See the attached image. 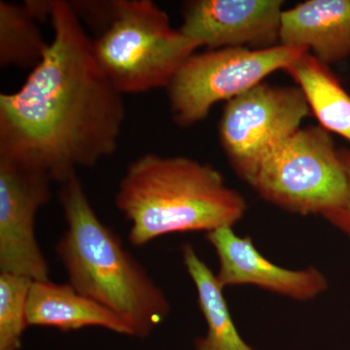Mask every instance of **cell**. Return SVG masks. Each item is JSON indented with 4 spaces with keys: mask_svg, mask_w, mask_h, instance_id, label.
<instances>
[{
    "mask_svg": "<svg viewBox=\"0 0 350 350\" xmlns=\"http://www.w3.org/2000/svg\"><path fill=\"white\" fill-rule=\"evenodd\" d=\"M50 22L42 61L18 91L0 94V161L61 185L116 152L126 109L70 2L51 0Z\"/></svg>",
    "mask_w": 350,
    "mask_h": 350,
    "instance_id": "1",
    "label": "cell"
},
{
    "mask_svg": "<svg viewBox=\"0 0 350 350\" xmlns=\"http://www.w3.org/2000/svg\"><path fill=\"white\" fill-rule=\"evenodd\" d=\"M57 197L66 229L56 252L69 283L123 320L133 337H148L169 317L165 292L98 217L77 175L61 184Z\"/></svg>",
    "mask_w": 350,
    "mask_h": 350,
    "instance_id": "2",
    "label": "cell"
},
{
    "mask_svg": "<svg viewBox=\"0 0 350 350\" xmlns=\"http://www.w3.org/2000/svg\"><path fill=\"white\" fill-rule=\"evenodd\" d=\"M115 204L130 221L135 247L165 234L234 227L247 209L243 196L209 163L154 153L129 165Z\"/></svg>",
    "mask_w": 350,
    "mask_h": 350,
    "instance_id": "3",
    "label": "cell"
},
{
    "mask_svg": "<svg viewBox=\"0 0 350 350\" xmlns=\"http://www.w3.org/2000/svg\"><path fill=\"white\" fill-rule=\"evenodd\" d=\"M93 46L101 68L123 94L167 89L200 48L151 0H117L114 18Z\"/></svg>",
    "mask_w": 350,
    "mask_h": 350,
    "instance_id": "4",
    "label": "cell"
},
{
    "mask_svg": "<svg viewBox=\"0 0 350 350\" xmlns=\"http://www.w3.org/2000/svg\"><path fill=\"white\" fill-rule=\"evenodd\" d=\"M267 202L301 215L344 206L349 177L340 152L322 126L301 128L278 145L247 180Z\"/></svg>",
    "mask_w": 350,
    "mask_h": 350,
    "instance_id": "5",
    "label": "cell"
},
{
    "mask_svg": "<svg viewBox=\"0 0 350 350\" xmlns=\"http://www.w3.org/2000/svg\"><path fill=\"white\" fill-rule=\"evenodd\" d=\"M306 52L280 44L267 49L223 48L196 53L167 88L174 121L183 128L199 123L216 103L245 93Z\"/></svg>",
    "mask_w": 350,
    "mask_h": 350,
    "instance_id": "6",
    "label": "cell"
},
{
    "mask_svg": "<svg viewBox=\"0 0 350 350\" xmlns=\"http://www.w3.org/2000/svg\"><path fill=\"white\" fill-rule=\"evenodd\" d=\"M310 113L299 87L262 82L228 101L219 137L232 170L247 182L267 156L300 130Z\"/></svg>",
    "mask_w": 350,
    "mask_h": 350,
    "instance_id": "7",
    "label": "cell"
},
{
    "mask_svg": "<svg viewBox=\"0 0 350 350\" xmlns=\"http://www.w3.org/2000/svg\"><path fill=\"white\" fill-rule=\"evenodd\" d=\"M51 179L38 170L0 161V273L49 280L36 238L39 209L52 197Z\"/></svg>",
    "mask_w": 350,
    "mask_h": 350,
    "instance_id": "8",
    "label": "cell"
},
{
    "mask_svg": "<svg viewBox=\"0 0 350 350\" xmlns=\"http://www.w3.org/2000/svg\"><path fill=\"white\" fill-rule=\"evenodd\" d=\"M283 1L194 0L185 3L180 31L199 47L267 49L280 45Z\"/></svg>",
    "mask_w": 350,
    "mask_h": 350,
    "instance_id": "9",
    "label": "cell"
},
{
    "mask_svg": "<svg viewBox=\"0 0 350 350\" xmlns=\"http://www.w3.org/2000/svg\"><path fill=\"white\" fill-rule=\"evenodd\" d=\"M206 237L217 254L216 278L223 288L253 285L300 301H312L328 289V280L319 269L278 266L258 251L252 239L238 236L232 227L219 228Z\"/></svg>",
    "mask_w": 350,
    "mask_h": 350,
    "instance_id": "10",
    "label": "cell"
},
{
    "mask_svg": "<svg viewBox=\"0 0 350 350\" xmlns=\"http://www.w3.org/2000/svg\"><path fill=\"white\" fill-rule=\"evenodd\" d=\"M280 45L304 48L322 63L350 56V0H308L283 11Z\"/></svg>",
    "mask_w": 350,
    "mask_h": 350,
    "instance_id": "11",
    "label": "cell"
},
{
    "mask_svg": "<svg viewBox=\"0 0 350 350\" xmlns=\"http://www.w3.org/2000/svg\"><path fill=\"white\" fill-rule=\"evenodd\" d=\"M29 326L53 327L63 332L100 327L131 336L133 332L115 313L77 291L70 283L32 282L27 306Z\"/></svg>",
    "mask_w": 350,
    "mask_h": 350,
    "instance_id": "12",
    "label": "cell"
},
{
    "mask_svg": "<svg viewBox=\"0 0 350 350\" xmlns=\"http://www.w3.org/2000/svg\"><path fill=\"white\" fill-rule=\"evenodd\" d=\"M182 257L197 290L198 304L207 326L204 337L196 340V350H254L239 335L216 275L191 243L182 246Z\"/></svg>",
    "mask_w": 350,
    "mask_h": 350,
    "instance_id": "13",
    "label": "cell"
},
{
    "mask_svg": "<svg viewBox=\"0 0 350 350\" xmlns=\"http://www.w3.org/2000/svg\"><path fill=\"white\" fill-rule=\"evenodd\" d=\"M284 71L299 85L322 128L350 142V96L328 64L306 52Z\"/></svg>",
    "mask_w": 350,
    "mask_h": 350,
    "instance_id": "14",
    "label": "cell"
},
{
    "mask_svg": "<svg viewBox=\"0 0 350 350\" xmlns=\"http://www.w3.org/2000/svg\"><path fill=\"white\" fill-rule=\"evenodd\" d=\"M38 18L24 4L0 1V66L33 69L47 52Z\"/></svg>",
    "mask_w": 350,
    "mask_h": 350,
    "instance_id": "15",
    "label": "cell"
},
{
    "mask_svg": "<svg viewBox=\"0 0 350 350\" xmlns=\"http://www.w3.org/2000/svg\"><path fill=\"white\" fill-rule=\"evenodd\" d=\"M31 278L0 273V350H19L27 328Z\"/></svg>",
    "mask_w": 350,
    "mask_h": 350,
    "instance_id": "16",
    "label": "cell"
},
{
    "mask_svg": "<svg viewBox=\"0 0 350 350\" xmlns=\"http://www.w3.org/2000/svg\"><path fill=\"white\" fill-rule=\"evenodd\" d=\"M338 152H340V158L345 163L347 177H349V196H347V200L344 206L329 211L322 216L350 239V150L342 149Z\"/></svg>",
    "mask_w": 350,
    "mask_h": 350,
    "instance_id": "17",
    "label": "cell"
}]
</instances>
